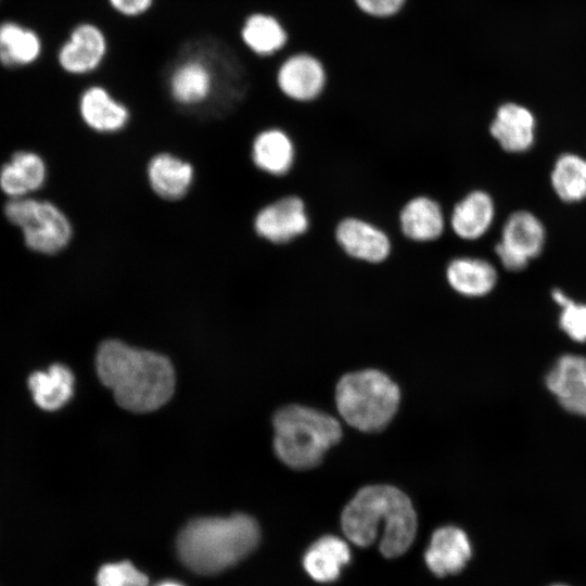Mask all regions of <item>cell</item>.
Instances as JSON below:
<instances>
[{"mask_svg": "<svg viewBox=\"0 0 586 586\" xmlns=\"http://www.w3.org/2000/svg\"><path fill=\"white\" fill-rule=\"evenodd\" d=\"M95 367L116 403L133 412L160 408L175 390L174 368L166 357L120 341L109 340L100 345Z\"/></svg>", "mask_w": 586, "mask_h": 586, "instance_id": "cell-1", "label": "cell"}, {"mask_svg": "<svg viewBox=\"0 0 586 586\" xmlns=\"http://www.w3.org/2000/svg\"><path fill=\"white\" fill-rule=\"evenodd\" d=\"M345 536L356 546L372 545L382 528L379 548L386 558L404 555L412 545L418 519L409 497L391 485L359 489L341 515Z\"/></svg>", "mask_w": 586, "mask_h": 586, "instance_id": "cell-2", "label": "cell"}, {"mask_svg": "<svg viewBox=\"0 0 586 586\" xmlns=\"http://www.w3.org/2000/svg\"><path fill=\"white\" fill-rule=\"evenodd\" d=\"M260 531L250 515L198 518L178 534L176 550L180 562L201 575L220 573L246 558L258 545Z\"/></svg>", "mask_w": 586, "mask_h": 586, "instance_id": "cell-3", "label": "cell"}, {"mask_svg": "<svg viewBox=\"0 0 586 586\" xmlns=\"http://www.w3.org/2000/svg\"><path fill=\"white\" fill-rule=\"evenodd\" d=\"M273 448L278 458L295 470L317 467L342 437L340 422L321 410L288 405L273 416Z\"/></svg>", "mask_w": 586, "mask_h": 586, "instance_id": "cell-4", "label": "cell"}, {"mask_svg": "<svg viewBox=\"0 0 586 586\" xmlns=\"http://www.w3.org/2000/svg\"><path fill=\"white\" fill-rule=\"evenodd\" d=\"M398 385L384 372L365 369L343 375L335 388L340 416L351 426L375 432L384 429L397 412Z\"/></svg>", "mask_w": 586, "mask_h": 586, "instance_id": "cell-5", "label": "cell"}, {"mask_svg": "<svg viewBox=\"0 0 586 586\" xmlns=\"http://www.w3.org/2000/svg\"><path fill=\"white\" fill-rule=\"evenodd\" d=\"M4 213L22 229L24 241L33 251L55 254L72 239L73 229L67 216L51 202L27 196L10 199Z\"/></svg>", "mask_w": 586, "mask_h": 586, "instance_id": "cell-6", "label": "cell"}, {"mask_svg": "<svg viewBox=\"0 0 586 586\" xmlns=\"http://www.w3.org/2000/svg\"><path fill=\"white\" fill-rule=\"evenodd\" d=\"M106 29L95 21L81 20L68 30L56 52L60 68L74 77L97 76L111 54Z\"/></svg>", "mask_w": 586, "mask_h": 586, "instance_id": "cell-7", "label": "cell"}, {"mask_svg": "<svg viewBox=\"0 0 586 586\" xmlns=\"http://www.w3.org/2000/svg\"><path fill=\"white\" fill-rule=\"evenodd\" d=\"M545 242L546 230L542 220L532 212L520 209L505 221L495 254L505 269L520 271L542 254Z\"/></svg>", "mask_w": 586, "mask_h": 586, "instance_id": "cell-8", "label": "cell"}, {"mask_svg": "<svg viewBox=\"0 0 586 586\" xmlns=\"http://www.w3.org/2000/svg\"><path fill=\"white\" fill-rule=\"evenodd\" d=\"M78 113L84 124L99 133H115L131 118L128 104L100 80L88 84L78 98Z\"/></svg>", "mask_w": 586, "mask_h": 586, "instance_id": "cell-9", "label": "cell"}, {"mask_svg": "<svg viewBox=\"0 0 586 586\" xmlns=\"http://www.w3.org/2000/svg\"><path fill=\"white\" fill-rule=\"evenodd\" d=\"M275 80L279 91L286 98L308 102L320 95L324 89L327 74L324 66L316 56L297 52L279 63Z\"/></svg>", "mask_w": 586, "mask_h": 586, "instance_id": "cell-10", "label": "cell"}, {"mask_svg": "<svg viewBox=\"0 0 586 586\" xmlns=\"http://www.w3.org/2000/svg\"><path fill=\"white\" fill-rule=\"evenodd\" d=\"M309 226L303 200L284 196L264 206L254 218V229L271 243H286L305 233Z\"/></svg>", "mask_w": 586, "mask_h": 586, "instance_id": "cell-11", "label": "cell"}, {"mask_svg": "<svg viewBox=\"0 0 586 586\" xmlns=\"http://www.w3.org/2000/svg\"><path fill=\"white\" fill-rule=\"evenodd\" d=\"M238 38L249 54L263 60L275 56L286 47L289 33L277 15L256 9L241 21Z\"/></svg>", "mask_w": 586, "mask_h": 586, "instance_id": "cell-12", "label": "cell"}, {"mask_svg": "<svg viewBox=\"0 0 586 586\" xmlns=\"http://www.w3.org/2000/svg\"><path fill=\"white\" fill-rule=\"evenodd\" d=\"M471 555L467 534L459 527L447 525L433 532L424 561L433 574L444 577L461 572Z\"/></svg>", "mask_w": 586, "mask_h": 586, "instance_id": "cell-13", "label": "cell"}, {"mask_svg": "<svg viewBox=\"0 0 586 586\" xmlns=\"http://www.w3.org/2000/svg\"><path fill=\"white\" fill-rule=\"evenodd\" d=\"M489 132L506 152L524 153L534 145L536 119L527 107L504 103L496 111Z\"/></svg>", "mask_w": 586, "mask_h": 586, "instance_id": "cell-14", "label": "cell"}, {"mask_svg": "<svg viewBox=\"0 0 586 586\" xmlns=\"http://www.w3.org/2000/svg\"><path fill=\"white\" fill-rule=\"evenodd\" d=\"M335 239L346 254L368 263L383 262L391 252V241L384 231L354 217L339 222Z\"/></svg>", "mask_w": 586, "mask_h": 586, "instance_id": "cell-15", "label": "cell"}, {"mask_svg": "<svg viewBox=\"0 0 586 586\" xmlns=\"http://www.w3.org/2000/svg\"><path fill=\"white\" fill-rule=\"evenodd\" d=\"M152 190L162 199L176 201L183 198L194 180L191 163L171 153L154 155L146 167Z\"/></svg>", "mask_w": 586, "mask_h": 586, "instance_id": "cell-16", "label": "cell"}, {"mask_svg": "<svg viewBox=\"0 0 586 586\" xmlns=\"http://www.w3.org/2000/svg\"><path fill=\"white\" fill-rule=\"evenodd\" d=\"M348 545L337 536L324 535L315 540L303 557L306 573L318 583L335 582L351 562Z\"/></svg>", "mask_w": 586, "mask_h": 586, "instance_id": "cell-17", "label": "cell"}, {"mask_svg": "<svg viewBox=\"0 0 586 586\" xmlns=\"http://www.w3.org/2000/svg\"><path fill=\"white\" fill-rule=\"evenodd\" d=\"M494 218V200L487 192L475 190L455 205L450 215V227L459 238L472 241L488 231Z\"/></svg>", "mask_w": 586, "mask_h": 586, "instance_id": "cell-18", "label": "cell"}, {"mask_svg": "<svg viewBox=\"0 0 586 586\" xmlns=\"http://www.w3.org/2000/svg\"><path fill=\"white\" fill-rule=\"evenodd\" d=\"M47 177L43 160L28 151L16 152L0 169V188L11 199L24 198L42 187Z\"/></svg>", "mask_w": 586, "mask_h": 586, "instance_id": "cell-19", "label": "cell"}, {"mask_svg": "<svg viewBox=\"0 0 586 586\" xmlns=\"http://www.w3.org/2000/svg\"><path fill=\"white\" fill-rule=\"evenodd\" d=\"M447 282L457 293L479 297L484 296L497 284V270L487 260L475 257H457L446 269Z\"/></svg>", "mask_w": 586, "mask_h": 586, "instance_id": "cell-20", "label": "cell"}, {"mask_svg": "<svg viewBox=\"0 0 586 586\" xmlns=\"http://www.w3.org/2000/svg\"><path fill=\"white\" fill-rule=\"evenodd\" d=\"M294 157L293 142L282 129H264L253 140L252 160L264 173L273 176L285 175L290 171Z\"/></svg>", "mask_w": 586, "mask_h": 586, "instance_id": "cell-21", "label": "cell"}, {"mask_svg": "<svg viewBox=\"0 0 586 586\" xmlns=\"http://www.w3.org/2000/svg\"><path fill=\"white\" fill-rule=\"evenodd\" d=\"M399 224L403 233L418 242L437 239L445 228L441 206L428 196L411 199L399 214Z\"/></svg>", "mask_w": 586, "mask_h": 586, "instance_id": "cell-22", "label": "cell"}, {"mask_svg": "<svg viewBox=\"0 0 586 586\" xmlns=\"http://www.w3.org/2000/svg\"><path fill=\"white\" fill-rule=\"evenodd\" d=\"M28 386L37 406L53 411L72 398L74 375L66 366L54 364L47 371L34 372L28 379Z\"/></svg>", "mask_w": 586, "mask_h": 586, "instance_id": "cell-23", "label": "cell"}, {"mask_svg": "<svg viewBox=\"0 0 586 586\" xmlns=\"http://www.w3.org/2000/svg\"><path fill=\"white\" fill-rule=\"evenodd\" d=\"M546 385L566 410L586 394V357H560L548 372Z\"/></svg>", "mask_w": 586, "mask_h": 586, "instance_id": "cell-24", "label": "cell"}, {"mask_svg": "<svg viewBox=\"0 0 586 586\" xmlns=\"http://www.w3.org/2000/svg\"><path fill=\"white\" fill-rule=\"evenodd\" d=\"M42 43L37 33L14 22L0 25V62L8 67L37 61Z\"/></svg>", "mask_w": 586, "mask_h": 586, "instance_id": "cell-25", "label": "cell"}, {"mask_svg": "<svg viewBox=\"0 0 586 586\" xmlns=\"http://www.w3.org/2000/svg\"><path fill=\"white\" fill-rule=\"evenodd\" d=\"M557 196L565 203L586 199V158L571 152L558 156L550 173Z\"/></svg>", "mask_w": 586, "mask_h": 586, "instance_id": "cell-26", "label": "cell"}, {"mask_svg": "<svg viewBox=\"0 0 586 586\" xmlns=\"http://www.w3.org/2000/svg\"><path fill=\"white\" fill-rule=\"evenodd\" d=\"M551 297L561 307L559 324L562 331L576 342H586V304L574 302L560 289H553Z\"/></svg>", "mask_w": 586, "mask_h": 586, "instance_id": "cell-27", "label": "cell"}, {"mask_svg": "<svg viewBox=\"0 0 586 586\" xmlns=\"http://www.w3.org/2000/svg\"><path fill=\"white\" fill-rule=\"evenodd\" d=\"M97 586H148V576L128 561L103 564L95 576Z\"/></svg>", "mask_w": 586, "mask_h": 586, "instance_id": "cell-28", "label": "cell"}, {"mask_svg": "<svg viewBox=\"0 0 586 586\" xmlns=\"http://www.w3.org/2000/svg\"><path fill=\"white\" fill-rule=\"evenodd\" d=\"M157 0H105L109 10L119 18L137 21L148 16Z\"/></svg>", "mask_w": 586, "mask_h": 586, "instance_id": "cell-29", "label": "cell"}, {"mask_svg": "<svg viewBox=\"0 0 586 586\" xmlns=\"http://www.w3.org/2000/svg\"><path fill=\"white\" fill-rule=\"evenodd\" d=\"M357 8L373 17H390L398 13L406 0H354Z\"/></svg>", "mask_w": 586, "mask_h": 586, "instance_id": "cell-30", "label": "cell"}, {"mask_svg": "<svg viewBox=\"0 0 586 586\" xmlns=\"http://www.w3.org/2000/svg\"><path fill=\"white\" fill-rule=\"evenodd\" d=\"M566 410L572 413L586 417V394L581 399L571 405Z\"/></svg>", "mask_w": 586, "mask_h": 586, "instance_id": "cell-31", "label": "cell"}, {"mask_svg": "<svg viewBox=\"0 0 586 586\" xmlns=\"http://www.w3.org/2000/svg\"><path fill=\"white\" fill-rule=\"evenodd\" d=\"M155 586H184L178 582H175V581H164V582H161L158 584H156Z\"/></svg>", "mask_w": 586, "mask_h": 586, "instance_id": "cell-32", "label": "cell"}, {"mask_svg": "<svg viewBox=\"0 0 586 586\" xmlns=\"http://www.w3.org/2000/svg\"><path fill=\"white\" fill-rule=\"evenodd\" d=\"M558 586H560V585H558Z\"/></svg>", "mask_w": 586, "mask_h": 586, "instance_id": "cell-33", "label": "cell"}]
</instances>
